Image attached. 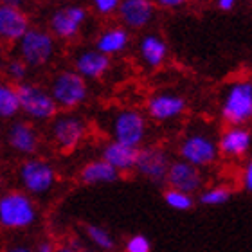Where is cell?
Listing matches in <instances>:
<instances>
[{
    "label": "cell",
    "mask_w": 252,
    "mask_h": 252,
    "mask_svg": "<svg viewBox=\"0 0 252 252\" xmlns=\"http://www.w3.org/2000/svg\"><path fill=\"white\" fill-rule=\"evenodd\" d=\"M99 128L108 135V141L123 142L133 148H141L148 137L146 116L130 106L108 108L101 112Z\"/></svg>",
    "instance_id": "obj_1"
},
{
    "label": "cell",
    "mask_w": 252,
    "mask_h": 252,
    "mask_svg": "<svg viewBox=\"0 0 252 252\" xmlns=\"http://www.w3.org/2000/svg\"><path fill=\"white\" fill-rule=\"evenodd\" d=\"M218 110L227 126H247L252 121V79L240 78L227 83L220 92Z\"/></svg>",
    "instance_id": "obj_2"
},
{
    "label": "cell",
    "mask_w": 252,
    "mask_h": 252,
    "mask_svg": "<svg viewBox=\"0 0 252 252\" xmlns=\"http://www.w3.org/2000/svg\"><path fill=\"white\" fill-rule=\"evenodd\" d=\"M177 153H179V158L200 169L209 168L221 157L218 137L213 135V131L205 126H194V128L191 126L179 141Z\"/></svg>",
    "instance_id": "obj_3"
},
{
    "label": "cell",
    "mask_w": 252,
    "mask_h": 252,
    "mask_svg": "<svg viewBox=\"0 0 252 252\" xmlns=\"http://www.w3.org/2000/svg\"><path fill=\"white\" fill-rule=\"evenodd\" d=\"M38 220V207L31 194L9 189L0 196V225L5 231H26Z\"/></svg>",
    "instance_id": "obj_4"
},
{
    "label": "cell",
    "mask_w": 252,
    "mask_h": 252,
    "mask_svg": "<svg viewBox=\"0 0 252 252\" xmlns=\"http://www.w3.org/2000/svg\"><path fill=\"white\" fill-rule=\"evenodd\" d=\"M16 182L22 191L32 198H43L53 193L58 182V173L53 164L42 157L24 158L16 168Z\"/></svg>",
    "instance_id": "obj_5"
},
{
    "label": "cell",
    "mask_w": 252,
    "mask_h": 252,
    "mask_svg": "<svg viewBox=\"0 0 252 252\" xmlns=\"http://www.w3.org/2000/svg\"><path fill=\"white\" fill-rule=\"evenodd\" d=\"M58 38L49 29L31 27L15 45V54L31 68H42L53 62L58 53Z\"/></svg>",
    "instance_id": "obj_6"
},
{
    "label": "cell",
    "mask_w": 252,
    "mask_h": 252,
    "mask_svg": "<svg viewBox=\"0 0 252 252\" xmlns=\"http://www.w3.org/2000/svg\"><path fill=\"white\" fill-rule=\"evenodd\" d=\"M49 92L63 112H72L89 99V85L83 76L74 68H63L54 72L49 79Z\"/></svg>",
    "instance_id": "obj_7"
},
{
    "label": "cell",
    "mask_w": 252,
    "mask_h": 252,
    "mask_svg": "<svg viewBox=\"0 0 252 252\" xmlns=\"http://www.w3.org/2000/svg\"><path fill=\"white\" fill-rule=\"evenodd\" d=\"M22 116L31 123H51L58 116V105L47 87L36 81H26L18 85Z\"/></svg>",
    "instance_id": "obj_8"
},
{
    "label": "cell",
    "mask_w": 252,
    "mask_h": 252,
    "mask_svg": "<svg viewBox=\"0 0 252 252\" xmlns=\"http://www.w3.org/2000/svg\"><path fill=\"white\" fill-rule=\"evenodd\" d=\"M89 126L83 117L74 112H63L49 123V141L60 152L78 148L87 137Z\"/></svg>",
    "instance_id": "obj_9"
},
{
    "label": "cell",
    "mask_w": 252,
    "mask_h": 252,
    "mask_svg": "<svg viewBox=\"0 0 252 252\" xmlns=\"http://www.w3.org/2000/svg\"><path fill=\"white\" fill-rule=\"evenodd\" d=\"M89 20V9L81 4H63L51 13L49 31L63 42H72L79 36Z\"/></svg>",
    "instance_id": "obj_10"
},
{
    "label": "cell",
    "mask_w": 252,
    "mask_h": 252,
    "mask_svg": "<svg viewBox=\"0 0 252 252\" xmlns=\"http://www.w3.org/2000/svg\"><path fill=\"white\" fill-rule=\"evenodd\" d=\"M5 144L11 152L20 157H36L42 146V137L34 123L27 119H15L5 130Z\"/></svg>",
    "instance_id": "obj_11"
},
{
    "label": "cell",
    "mask_w": 252,
    "mask_h": 252,
    "mask_svg": "<svg viewBox=\"0 0 252 252\" xmlns=\"http://www.w3.org/2000/svg\"><path fill=\"white\" fill-rule=\"evenodd\" d=\"M186 110H188L186 97L171 90L155 92L146 101V116L155 123H173L184 116Z\"/></svg>",
    "instance_id": "obj_12"
},
{
    "label": "cell",
    "mask_w": 252,
    "mask_h": 252,
    "mask_svg": "<svg viewBox=\"0 0 252 252\" xmlns=\"http://www.w3.org/2000/svg\"><path fill=\"white\" fill-rule=\"evenodd\" d=\"M171 158L168 152L160 146H144L139 150L135 173L144 180L153 184H162L168 179V171L171 166Z\"/></svg>",
    "instance_id": "obj_13"
},
{
    "label": "cell",
    "mask_w": 252,
    "mask_h": 252,
    "mask_svg": "<svg viewBox=\"0 0 252 252\" xmlns=\"http://www.w3.org/2000/svg\"><path fill=\"white\" fill-rule=\"evenodd\" d=\"M72 68L87 81H95L106 76L112 67V58L95 47H79L70 56Z\"/></svg>",
    "instance_id": "obj_14"
},
{
    "label": "cell",
    "mask_w": 252,
    "mask_h": 252,
    "mask_svg": "<svg viewBox=\"0 0 252 252\" xmlns=\"http://www.w3.org/2000/svg\"><path fill=\"white\" fill-rule=\"evenodd\" d=\"M220 155L227 160H240L252 150V130L247 126H227L218 133Z\"/></svg>",
    "instance_id": "obj_15"
},
{
    "label": "cell",
    "mask_w": 252,
    "mask_h": 252,
    "mask_svg": "<svg viewBox=\"0 0 252 252\" xmlns=\"http://www.w3.org/2000/svg\"><path fill=\"white\" fill-rule=\"evenodd\" d=\"M157 16V5L153 0H123L117 18L128 31H141L152 26Z\"/></svg>",
    "instance_id": "obj_16"
},
{
    "label": "cell",
    "mask_w": 252,
    "mask_h": 252,
    "mask_svg": "<svg viewBox=\"0 0 252 252\" xmlns=\"http://www.w3.org/2000/svg\"><path fill=\"white\" fill-rule=\"evenodd\" d=\"M166 184H168V188L179 189V191H184V193L194 196L204 189V175H202L200 168L186 162L182 158H177L169 166Z\"/></svg>",
    "instance_id": "obj_17"
},
{
    "label": "cell",
    "mask_w": 252,
    "mask_h": 252,
    "mask_svg": "<svg viewBox=\"0 0 252 252\" xmlns=\"http://www.w3.org/2000/svg\"><path fill=\"white\" fill-rule=\"evenodd\" d=\"M29 29H31V22L22 7L0 5V38H2V42L16 45Z\"/></svg>",
    "instance_id": "obj_18"
},
{
    "label": "cell",
    "mask_w": 252,
    "mask_h": 252,
    "mask_svg": "<svg viewBox=\"0 0 252 252\" xmlns=\"http://www.w3.org/2000/svg\"><path fill=\"white\" fill-rule=\"evenodd\" d=\"M137 54H139V62L142 63V67L148 70H157L168 62L169 49L160 34L146 32L137 43Z\"/></svg>",
    "instance_id": "obj_19"
},
{
    "label": "cell",
    "mask_w": 252,
    "mask_h": 252,
    "mask_svg": "<svg viewBox=\"0 0 252 252\" xmlns=\"http://www.w3.org/2000/svg\"><path fill=\"white\" fill-rule=\"evenodd\" d=\"M139 150L141 148H133L128 144L116 141H106L101 146L99 157L105 158L112 168H116L121 175H128L135 171L137 157H139Z\"/></svg>",
    "instance_id": "obj_20"
},
{
    "label": "cell",
    "mask_w": 252,
    "mask_h": 252,
    "mask_svg": "<svg viewBox=\"0 0 252 252\" xmlns=\"http://www.w3.org/2000/svg\"><path fill=\"white\" fill-rule=\"evenodd\" d=\"M130 42V31L119 24V26H106L105 29H101L97 36L94 38V47L112 58V56L125 53Z\"/></svg>",
    "instance_id": "obj_21"
},
{
    "label": "cell",
    "mask_w": 252,
    "mask_h": 252,
    "mask_svg": "<svg viewBox=\"0 0 252 252\" xmlns=\"http://www.w3.org/2000/svg\"><path fill=\"white\" fill-rule=\"evenodd\" d=\"M121 177L116 168H112L105 158H92L79 169V182L85 186L114 184Z\"/></svg>",
    "instance_id": "obj_22"
},
{
    "label": "cell",
    "mask_w": 252,
    "mask_h": 252,
    "mask_svg": "<svg viewBox=\"0 0 252 252\" xmlns=\"http://www.w3.org/2000/svg\"><path fill=\"white\" fill-rule=\"evenodd\" d=\"M22 114L20 95H18V85L9 81L0 83V117L4 121H15Z\"/></svg>",
    "instance_id": "obj_23"
},
{
    "label": "cell",
    "mask_w": 252,
    "mask_h": 252,
    "mask_svg": "<svg viewBox=\"0 0 252 252\" xmlns=\"http://www.w3.org/2000/svg\"><path fill=\"white\" fill-rule=\"evenodd\" d=\"M85 238L89 240L95 249H99L103 252H114L116 251V238L112 236V232L108 229L95 223H87L83 227Z\"/></svg>",
    "instance_id": "obj_24"
},
{
    "label": "cell",
    "mask_w": 252,
    "mask_h": 252,
    "mask_svg": "<svg viewBox=\"0 0 252 252\" xmlns=\"http://www.w3.org/2000/svg\"><path fill=\"white\" fill-rule=\"evenodd\" d=\"M29 65L18 56H9V58L4 60V65H2V74H4L5 81H9L13 85H22L29 81Z\"/></svg>",
    "instance_id": "obj_25"
},
{
    "label": "cell",
    "mask_w": 252,
    "mask_h": 252,
    "mask_svg": "<svg viewBox=\"0 0 252 252\" xmlns=\"http://www.w3.org/2000/svg\"><path fill=\"white\" fill-rule=\"evenodd\" d=\"M232 196V189L227 184H215L209 188H204L198 193V202L207 207H216V205L227 204Z\"/></svg>",
    "instance_id": "obj_26"
},
{
    "label": "cell",
    "mask_w": 252,
    "mask_h": 252,
    "mask_svg": "<svg viewBox=\"0 0 252 252\" xmlns=\"http://www.w3.org/2000/svg\"><path fill=\"white\" fill-rule=\"evenodd\" d=\"M164 202L168 207H171L173 211H189L193 209L194 198L193 194L184 193V191H179V189L168 188L164 191Z\"/></svg>",
    "instance_id": "obj_27"
},
{
    "label": "cell",
    "mask_w": 252,
    "mask_h": 252,
    "mask_svg": "<svg viewBox=\"0 0 252 252\" xmlns=\"http://www.w3.org/2000/svg\"><path fill=\"white\" fill-rule=\"evenodd\" d=\"M123 0H90V9L94 11L97 16L108 18L119 13Z\"/></svg>",
    "instance_id": "obj_28"
},
{
    "label": "cell",
    "mask_w": 252,
    "mask_h": 252,
    "mask_svg": "<svg viewBox=\"0 0 252 252\" xmlns=\"http://www.w3.org/2000/svg\"><path fill=\"white\" fill-rule=\"evenodd\" d=\"M125 252H152V243L144 234H133L126 240Z\"/></svg>",
    "instance_id": "obj_29"
},
{
    "label": "cell",
    "mask_w": 252,
    "mask_h": 252,
    "mask_svg": "<svg viewBox=\"0 0 252 252\" xmlns=\"http://www.w3.org/2000/svg\"><path fill=\"white\" fill-rule=\"evenodd\" d=\"M240 184L247 193H252V158L245 160L243 164L242 171H240Z\"/></svg>",
    "instance_id": "obj_30"
},
{
    "label": "cell",
    "mask_w": 252,
    "mask_h": 252,
    "mask_svg": "<svg viewBox=\"0 0 252 252\" xmlns=\"http://www.w3.org/2000/svg\"><path fill=\"white\" fill-rule=\"evenodd\" d=\"M157 7L160 9H168V11H173V9H180V7H184L186 4H189L191 0H153Z\"/></svg>",
    "instance_id": "obj_31"
},
{
    "label": "cell",
    "mask_w": 252,
    "mask_h": 252,
    "mask_svg": "<svg viewBox=\"0 0 252 252\" xmlns=\"http://www.w3.org/2000/svg\"><path fill=\"white\" fill-rule=\"evenodd\" d=\"M56 252H87V249L79 242L72 240V242H67V243H63V245H60Z\"/></svg>",
    "instance_id": "obj_32"
},
{
    "label": "cell",
    "mask_w": 252,
    "mask_h": 252,
    "mask_svg": "<svg viewBox=\"0 0 252 252\" xmlns=\"http://www.w3.org/2000/svg\"><path fill=\"white\" fill-rule=\"evenodd\" d=\"M238 5V0H216V7L220 11H232Z\"/></svg>",
    "instance_id": "obj_33"
},
{
    "label": "cell",
    "mask_w": 252,
    "mask_h": 252,
    "mask_svg": "<svg viewBox=\"0 0 252 252\" xmlns=\"http://www.w3.org/2000/svg\"><path fill=\"white\" fill-rule=\"evenodd\" d=\"M56 251H58V247H54L53 243H49V242H42L34 249V252H56Z\"/></svg>",
    "instance_id": "obj_34"
},
{
    "label": "cell",
    "mask_w": 252,
    "mask_h": 252,
    "mask_svg": "<svg viewBox=\"0 0 252 252\" xmlns=\"http://www.w3.org/2000/svg\"><path fill=\"white\" fill-rule=\"evenodd\" d=\"M2 5H11V7H22L24 9V4H26V0H0Z\"/></svg>",
    "instance_id": "obj_35"
},
{
    "label": "cell",
    "mask_w": 252,
    "mask_h": 252,
    "mask_svg": "<svg viewBox=\"0 0 252 252\" xmlns=\"http://www.w3.org/2000/svg\"><path fill=\"white\" fill-rule=\"evenodd\" d=\"M4 252H34L32 249L26 247V245H13V247H7Z\"/></svg>",
    "instance_id": "obj_36"
},
{
    "label": "cell",
    "mask_w": 252,
    "mask_h": 252,
    "mask_svg": "<svg viewBox=\"0 0 252 252\" xmlns=\"http://www.w3.org/2000/svg\"><path fill=\"white\" fill-rule=\"evenodd\" d=\"M87 252H92V251H87Z\"/></svg>",
    "instance_id": "obj_37"
}]
</instances>
